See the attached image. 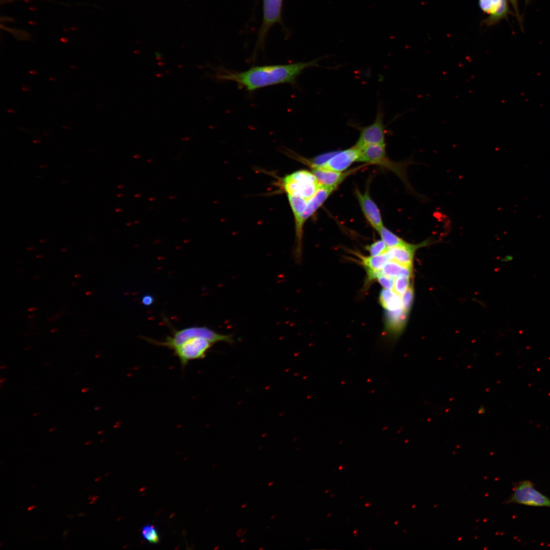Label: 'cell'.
Listing matches in <instances>:
<instances>
[{"label": "cell", "instance_id": "obj_15", "mask_svg": "<svg viewBox=\"0 0 550 550\" xmlns=\"http://www.w3.org/2000/svg\"><path fill=\"white\" fill-rule=\"evenodd\" d=\"M510 13L507 0H492V9L485 22L493 25L507 17Z\"/></svg>", "mask_w": 550, "mask_h": 550}, {"label": "cell", "instance_id": "obj_25", "mask_svg": "<svg viewBox=\"0 0 550 550\" xmlns=\"http://www.w3.org/2000/svg\"><path fill=\"white\" fill-rule=\"evenodd\" d=\"M479 5L483 12L490 14L492 9V0H479Z\"/></svg>", "mask_w": 550, "mask_h": 550}, {"label": "cell", "instance_id": "obj_21", "mask_svg": "<svg viewBox=\"0 0 550 550\" xmlns=\"http://www.w3.org/2000/svg\"><path fill=\"white\" fill-rule=\"evenodd\" d=\"M410 278L400 276L395 280L394 291L399 296H402L410 285Z\"/></svg>", "mask_w": 550, "mask_h": 550}, {"label": "cell", "instance_id": "obj_43", "mask_svg": "<svg viewBox=\"0 0 550 550\" xmlns=\"http://www.w3.org/2000/svg\"><path fill=\"white\" fill-rule=\"evenodd\" d=\"M3 380H5V378H3V379H1V383H2V382H3Z\"/></svg>", "mask_w": 550, "mask_h": 550}, {"label": "cell", "instance_id": "obj_6", "mask_svg": "<svg viewBox=\"0 0 550 550\" xmlns=\"http://www.w3.org/2000/svg\"><path fill=\"white\" fill-rule=\"evenodd\" d=\"M357 161L382 165L394 171L402 179L407 183L406 178V163H394L390 161L387 156L386 145L371 144L365 146L360 150V154Z\"/></svg>", "mask_w": 550, "mask_h": 550}, {"label": "cell", "instance_id": "obj_24", "mask_svg": "<svg viewBox=\"0 0 550 550\" xmlns=\"http://www.w3.org/2000/svg\"><path fill=\"white\" fill-rule=\"evenodd\" d=\"M376 280L383 289L388 290L393 289L395 283L394 278L382 273L376 278Z\"/></svg>", "mask_w": 550, "mask_h": 550}, {"label": "cell", "instance_id": "obj_19", "mask_svg": "<svg viewBox=\"0 0 550 550\" xmlns=\"http://www.w3.org/2000/svg\"><path fill=\"white\" fill-rule=\"evenodd\" d=\"M377 231L379 234L381 240L389 248L400 245L405 242L384 226H382Z\"/></svg>", "mask_w": 550, "mask_h": 550}, {"label": "cell", "instance_id": "obj_39", "mask_svg": "<svg viewBox=\"0 0 550 550\" xmlns=\"http://www.w3.org/2000/svg\"><path fill=\"white\" fill-rule=\"evenodd\" d=\"M264 549V547H259V550H263V549Z\"/></svg>", "mask_w": 550, "mask_h": 550}, {"label": "cell", "instance_id": "obj_37", "mask_svg": "<svg viewBox=\"0 0 550 550\" xmlns=\"http://www.w3.org/2000/svg\"><path fill=\"white\" fill-rule=\"evenodd\" d=\"M35 309H36V308H31V309H29V311H34V310H35Z\"/></svg>", "mask_w": 550, "mask_h": 550}, {"label": "cell", "instance_id": "obj_35", "mask_svg": "<svg viewBox=\"0 0 550 550\" xmlns=\"http://www.w3.org/2000/svg\"><path fill=\"white\" fill-rule=\"evenodd\" d=\"M245 541V538H243L240 540V543H243Z\"/></svg>", "mask_w": 550, "mask_h": 550}, {"label": "cell", "instance_id": "obj_13", "mask_svg": "<svg viewBox=\"0 0 550 550\" xmlns=\"http://www.w3.org/2000/svg\"><path fill=\"white\" fill-rule=\"evenodd\" d=\"M312 172L321 185L338 187L351 171L342 173L323 168H312Z\"/></svg>", "mask_w": 550, "mask_h": 550}, {"label": "cell", "instance_id": "obj_38", "mask_svg": "<svg viewBox=\"0 0 550 550\" xmlns=\"http://www.w3.org/2000/svg\"><path fill=\"white\" fill-rule=\"evenodd\" d=\"M39 414V413H36V414H34V415H33V416H37V415H38Z\"/></svg>", "mask_w": 550, "mask_h": 550}, {"label": "cell", "instance_id": "obj_34", "mask_svg": "<svg viewBox=\"0 0 550 550\" xmlns=\"http://www.w3.org/2000/svg\"><path fill=\"white\" fill-rule=\"evenodd\" d=\"M276 516H277V515H276V514H273V515H272V516H271L270 517V519H274V518H275V517H276Z\"/></svg>", "mask_w": 550, "mask_h": 550}, {"label": "cell", "instance_id": "obj_31", "mask_svg": "<svg viewBox=\"0 0 550 550\" xmlns=\"http://www.w3.org/2000/svg\"><path fill=\"white\" fill-rule=\"evenodd\" d=\"M273 484H274V482H273V481H270V482H269V483H268V486H271V485H273Z\"/></svg>", "mask_w": 550, "mask_h": 550}, {"label": "cell", "instance_id": "obj_2", "mask_svg": "<svg viewBox=\"0 0 550 550\" xmlns=\"http://www.w3.org/2000/svg\"><path fill=\"white\" fill-rule=\"evenodd\" d=\"M173 330L172 336H168L163 341L148 338L144 339L151 344L165 347L171 350L190 339L197 337L206 339L213 343L220 341L228 343L233 342L232 335L218 333L206 326H191L180 330Z\"/></svg>", "mask_w": 550, "mask_h": 550}, {"label": "cell", "instance_id": "obj_42", "mask_svg": "<svg viewBox=\"0 0 550 550\" xmlns=\"http://www.w3.org/2000/svg\"><path fill=\"white\" fill-rule=\"evenodd\" d=\"M91 293H92V292H86V294H87V295H88V294H91Z\"/></svg>", "mask_w": 550, "mask_h": 550}, {"label": "cell", "instance_id": "obj_22", "mask_svg": "<svg viewBox=\"0 0 550 550\" xmlns=\"http://www.w3.org/2000/svg\"><path fill=\"white\" fill-rule=\"evenodd\" d=\"M366 249L370 253L371 256H375L386 253L389 248L382 240H380L366 246Z\"/></svg>", "mask_w": 550, "mask_h": 550}, {"label": "cell", "instance_id": "obj_18", "mask_svg": "<svg viewBox=\"0 0 550 550\" xmlns=\"http://www.w3.org/2000/svg\"><path fill=\"white\" fill-rule=\"evenodd\" d=\"M358 256L361 258L362 264L366 271L380 270L388 261H390L387 252L375 256L365 257L360 255Z\"/></svg>", "mask_w": 550, "mask_h": 550}, {"label": "cell", "instance_id": "obj_8", "mask_svg": "<svg viewBox=\"0 0 550 550\" xmlns=\"http://www.w3.org/2000/svg\"><path fill=\"white\" fill-rule=\"evenodd\" d=\"M383 118V112L380 106H378L375 119L372 124L363 127L352 125L360 131V136L354 145L356 147L361 150L369 145L385 144L386 130Z\"/></svg>", "mask_w": 550, "mask_h": 550}, {"label": "cell", "instance_id": "obj_7", "mask_svg": "<svg viewBox=\"0 0 550 550\" xmlns=\"http://www.w3.org/2000/svg\"><path fill=\"white\" fill-rule=\"evenodd\" d=\"M213 343L202 338L190 339L174 348V355L178 358L182 369L186 367L189 362L205 358L208 350Z\"/></svg>", "mask_w": 550, "mask_h": 550}, {"label": "cell", "instance_id": "obj_3", "mask_svg": "<svg viewBox=\"0 0 550 550\" xmlns=\"http://www.w3.org/2000/svg\"><path fill=\"white\" fill-rule=\"evenodd\" d=\"M281 185L287 195L309 200L321 185L311 172L301 170L285 176Z\"/></svg>", "mask_w": 550, "mask_h": 550}, {"label": "cell", "instance_id": "obj_41", "mask_svg": "<svg viewBox=\"0 0 550 550\" xmlns=\"http://www.w3.org/2000/svg\"><path fill=\"white\" fill-rule=\"evenodd\" d=\"M55 429H56V428H53L50 429H49V431H52V430H54Z\"/></svg>", "mask_w": 550, "mask_h": 550}, {"label": "cell", "instance_id": "obj_4", "mask_svg": "<svg viewBox=\"0 0 550 550\" xmlns=\"http://www.w3.org/2000/svg\"><path fill=\"white\" fill-rule=\"evenodd\" d=\"M337 187L336 186L321 185L315 194L308 200L306 208L301 214L298 222L295 224L296 248L294 251V255L297 262L300 260L301 258L302 229L305 223L323 204Z\"/></svg>", "mask_w": 550, "mask_h": 550}, {"label": "cell", "instance_id": "obj_23", "mask_svg": "<svg viewBox=\"0 0 550 550\" xmlns=\"http://www.w3.org/2000/svg\"><path fill=\"white\" fill-rule=\"evenodd\" d=\"M414 288L410 285L405 293L402 295L401 301L402 308L408 312L411 307L414 299Z\"/></svg>", "mask_w": 550, "mask_h": 550}, {"label": "cell", "instance_id": "obj_30", "mask_svg": "<svg viewBox=\"0 0 550 550\" xmlns=\"http://www.w3.org/2000/svg\"><path fill=\"white\" fill-rule=\"evenodd\" d=\"M35 508V505H33V506H30V507H29V508H28V510H29H29H31L34 509Z\"/></svg>", "mask_w": 550, "mask_h": 550}, {"label": "cell", "instance_id": "obj_29", "mask_svg": "<svg viewBox=\"0 0 550 550\" xmlns=\"http://www.w3.org/2000/svg\"><path fill=\"white\" fill-rule=\"evenodd\" d=\"M248 529H249L248 528L245 529V530L242 533L240 534L241 536H243L246 533V532L248 531Z\"/></svg>", "mask_w": 550, "mask_h": 550}, {"label": "cell", "instance_id": "obj_17", "mask_svg": "<svg viewBox=\"0 0 550 550\" xmlns=\"http://www.w3.org/2000/svg\"><path fill=\"white\" fill-rule=\"evenodd\" d=\"M382 271L384 274L393 278L400 276L411 278L412 267L405 266L395 261L390 260L384 265Z\"/></svg>", "mask_w": 550, "mask_h": 550}, {"label": "cell", "instance_id": "obj_33", "mask_svg": "<svg viewBox=\"0 0 550 550\" xmlns=\"http://www.w3.org/2000/svg\"><path fill=\"white\" fill-rule=\"evenodd\" d=\"M242 529H238V530H237V531L236 533H239V534H240V533H241V532H242Z\"/></svg>", "mask_w": 550, "mask_h": 550}, {"label": "cell", "instance_id": "obj_1", "mask_svg": "<svg viewBox=\"0 0 550 550\" xmlns=\"http://www.w3.org/2000/svg\"><path fill=\"white\" fill-rule=\"evenodd\" d=\"M317 61L284 65L252 67L247 70L234 71L219 67L213 77L221 81H232L248 91L281 84H293L306 68L317 66Z\"/></svg>", "mask_w": 550, "mask_h": 550}, {"label": "cell", "instance_id": "obj_16", "mask_svg": "<svg viewBox=\"0 0 550 550\" xmlns=\"http://www.w3.org/2000/svg\"><path fill=\"white\" fill-rule=\"evenodd\" d=\"M379 301L387 311H394L402 308L401 298L394 290L382 289L379 295Z\"/></svg>", "mask_w": 550, "mask_h": 550}, {"label": "cell", "instance_id": "obj_27", "mask_svg": "<svg viewBox=\"0 0 550 550\" xmlns=\"http://www.w3.org/2000/svg\"><path fill=\"white\" fill-rule=\"evenodd\" d=\"M154 301L153 298L148 295L144 296L142 298V302L144 305L149 306L151 305Z\"/></svg>", "mask_w": 550, "mask_h": 550}, {"label": "cell", "instance_id": "obj_26", "mask_svg": "<svg viewBox=\"0 0 550 550\" xmlns=\"http://www.w3.org/2000/svg\"><path fill=\"white\" fill-rule=\"evenodd\" d=\"M509 1L510 2V3H511L514 10V12L516 14V15L517 18L518 19V22H519V24H520L521 22V16H520V15L519 14V9H518V0H509Z\"/></svg>", "mask_w": 550, "mask_h": 550}, {"label": "cell", "instance_id": "obj_11", "mask_svg": "<svg viewBox=\"0 0 550 550\" xmlns=\"http://www.w3.org/2000/svg\"><path fill=\"white\" fill-rule=\"evenodd\" d=\"M429 240H425L418 244H410L406 241L400 245L389 248L387 254L390 260L401 265L412 267L414 256L416 250L429 244Z\"/></svg>", "mask_w": 550, "mask_h": 550}, {"label": "cell", "instance_id": "obj_44", "mask_svg": "<svg viewBox=\"0 0 550 550\" xmlns=\"http://www.w3.org/2000/svg\"><path fill=\"white\" fill-rule=\"evenodd\" d=\"M219 547V546H218L216 547L215 548V549H217V548H218Z\"/></svg>", "mask_w": 550, "mask_h": 550}, {"label": "cell", "instance_id": "obj_9", "mask_svg": "<svg viewBox=\"0 0 550 550\" xmlns=\"http://www.w3.org/2000/svg\"><path fill=\"white\" fill-rule=\"evenodd\" d=\"M283 0H263V18L260 28L256 50L263 47L269 30L281 21Z\"/></svg>", "mask_w": 550, "mask_h": 550}, {"label": "cell", "instance_id": "obj_10", "mask_svg": "<svg viewBox=\"0 0 550 550\" xmlns=\"http://www.w3.org/2000/svg\"><path fill=\"white\" fill-rule=\"evenodd\" d=\"M355 193L364 215L372 227L377 231L383 226L382 220L378 207L370 196L368 188L364 194L358 189Z\"/></svg>", "mask_w": 550, "mask_h": 550}, {"label": "cell", "instance_id": "obj_28", "mask_svg": "<svg viewBox=\"0 0 550 550\" xmlns=\"http://www.w3.org/2000/svg\"><path fill=\"white\" fill-rule=\"evenodd\" d=\"M89 389H90L89 388H83V389H81V392L84 393V392H86L87 391H88L89 390Z\"/></svg>", "mask_w": 550, "mask_h": 550}, {"label": "cell", "instance_id": "obj_40", "mask_svg": "<svg viewBox=\"0 0 550 550\" xmlns=\"http://www.w3.org/2000/svg\"><path fill=\"white\" fill-rule=\"evenodd\" d=\"M6 367H7V366H2L1 367V368L2 369V368H6Z\"/></svg>", "mask_w": 550, "mask_h": 550}, {"label": "cell", "instance_id": "obj_32", "mask_svg": "<svg viewBox=\"0 0 550 550\" xmlns=\"http://www.w3.org/2000/svg\"><path fill=\"white\" fill-rule=\"evenodd\" d=\"M247 505H248V504H247V503H244V504H242V505H241V508H245V507H246V506Z\"/></svg>", "mask_w": 550, "mask_h": 550}, {"label": "cell", "instance_id": "obj_12", "mask_svg": "<svg viewBox=\"0 0 550 550\" xmlns=\"http://www.w3.org/2000/svg\"><path fill=\"white\" fill-rule=\"evenodd\" d=\"M360 154V150L355 146L336 153L321 168L332 171L342 172L346 170L353 162L357 161Z\"/></svg>", "mask_w": 550, "mask_h": 550}, {"label": "cell", "instance_id": "obj_36", "mask_svg": "<svg viewBox=\"0 0 550 550\" xmlns=\"http://www.w3.org/2000/svg\"><path fill=\"white\" fill-rule=\"evenodd\" d=\"M91 442H92V441H89V442H86V443H85V445H89V444H91Z\"/></svg>", "mask_w": 550, "mask_h": 550}, {"label": "cell", "instance_id": "obj_5", "mask_svg": "<svg viewBox=\"0 0 550 550\" xmlns=\"http://www.w3.org/2000/svg\"><path fill=\"white\" fill-rule=\"evenodd\" d=\"M504 503L550 508V499L536 490L534 484L529 480L514 484L512 493Z\"/></svg>", "mask_w": 550, "mask_h": 550}, {"label": "cell", "instance_id": "obj_14", "mask_svg": "<svg viewBox=\"0 0 550 550\" xmlns=\"http://www.w3.org/2000/svg\"><path fill=\"white\" fill-rule=\"evenodd\" d=\"M407 313L403 308L394 311H387L386 318L387 331L392 334H398L404 326Z\"/></svg>", "mask_w": 550, "mask_h": 550}, {"label": "cell", "instance_id": "obj_45", "mask_svg": "<svg viewBox=\"0 0 550 550\" xmlns=\"http://www.w3.org/2000/svg\"><path fill=\"white\" fill-rule=\"evenodd\" d=\"M526 2H527V1H528V0H526Z\"/></svg>", "mask_w": 550, "mask_h": 550}, {"label": "cell", "instance_id": "obj_20", "mask_svg": "<svg viewBox=\"0 0 550 550\" xmlns=\"http://www.w3.org/2000/svg\"><path fill=\"white\" fill-rule=\"evenodd\" d=\"M142 536L148 542L151 543H157L159 541L158 533L155 527L152 525H146L142 529Z\"/></svg>", "mask_w": 550, "mask_h": 550}]
</instances>
